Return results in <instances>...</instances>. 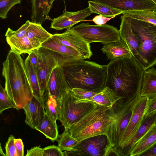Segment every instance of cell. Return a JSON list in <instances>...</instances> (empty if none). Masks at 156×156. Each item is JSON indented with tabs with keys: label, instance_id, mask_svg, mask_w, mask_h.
I'll return each instance as SVG.
<instances>
[{
	"label": "cell",
	"instance_id": "obj_32",
	"mask_svg": "<svg viewBox=\"0 0 156 156\" xmlns=\"http://www.w3.org/2000/svg\"><path fill=\"white\" fill-rule=\"evenodd\" d=\"M57 141L58 147L62 151L74 150L80 142L70 134L67 129H65L64 131L59 135Z\"/></svg>",
	"mask_w": 156,
	"mask_h": 156
},
{
	"label": "cell",
	"instance_id": "obj_23",
	"mask_svg": "<svg viewBox=\"0 0 156 156\" xmlns=\"http://www.w3.org/2000/svg\"><path fill=\"white\" fill-rule=\"evenodd\" d=\"M25 36L30 40L35 49H36L51 37L53 34L46 30L41 24L30 21Z\"/></svg>",
	"mask_w": 156,
	"mask_h": 156
},
{
	"label": "cell",
	"instance_id": "obj_26",
	"mask_svg": "<svg viewBox=\"0 0 156 156\" xmlns=\"http://www.w3.org/2000/svg\"><path fill=\"white\" fill-rule=\"evenodd\" d=\"M156 142V122L138 141L131 151L130 156H140Z\"/></svg>",
	"mask_w": 156,
	"mask_h": 156
},
{
	"label": "cell",
	"instance_id": "obj_13",
	"mask_svg": "<svg viewBox=\"0 0 156 156\" xmlns=\"http://www.w3.org/2000/svg\"><path fill=\"white\" fill-rule=\"evenodd\" d=\"M53 36L62 44L76 51L83 59H89L92 55L90 44L69 29Z\"/></svg>",
	"mask_w": 156,
	"mask_h": 156
},
{
	"label": "cell",
	"instance_id": "obj_47",
	"mask_svg": "<svg viewBox=\"0 0 156 156\" xmlns=\"http://www.w3.org/2000/svg\"><path fill=\"white\" fill-rule=\"evenodd\" d=\"M55 0H52V1L54 2V1H55Z\"/></svg>",
	"mask_w": 156,
	"mask_h": 156
},
{
	"label": "cell",
	"instance_id": "obj_30",
	"mask_svg": "<svg viewBox=\"0 0 156 156\" xmlns=\"http://www.w3.org/2000/svg\"><path fill=\"white\" fill-rule=\"evenodd\" d=\"M61 106V104L52 96L45 97L44 107L46 114L49 118L56 122L59 115Z\"/></svg>",
	"mask_w": 156,
	"mask_h": 156
},
{
	"label": "cell",
	"instance_id": "obj_20",
	"mask_svg": "<svg viewBox=\"0 0 156 156\" xmlns=\"http://www.w3.org/2000/svg\"><path fill=\"white\" fill-rule=\"evenodd\" d=\"M31 22L42 24L47 20H51L49 13L52 0H30Z\"/></svg>",
	"mask_w": 156,
	"mask_h": 156
},
{
	"label": "cell",
	"instance_id": "obj_45",
	"mask_svg": "<svg viewBox=\"0 0 156 156\" xmlns=\"http://www.w3.org/2000/svg\"><path fill=\"white\" fill-rule=\"evenodd\" d=\"M0 154L2 155V156H6L5 154L3 152V151L2 149L1 145L0 146Z\"/></svg>",
	"mask_w": 156,
	"mask_h": 156
},
{
	"label": "cell",
	"instance_id": "obj_38",
	"mask_svg": "<svg viewBox=\"0 0 156 156\" xmlns=\"http://www.w3.org/2000/svg\"><path fill=\"white\" fill-rule=\"evenodd\" d=\"M15 139V136L12 135L8 138L5 147L6 156H16Z\"/></svg>",
	"mask_w": 156,
	"mask_h": 156
},
{
	"label": "cell",
	"instance_id": "obj_33",
	"mask_svg": "<svg viewBox=\"0 0 156 156\" xmlns=\"http://www.w3.org/2000/svg\"><path fill=\"white\" fill-rule=\"evenodd\" d=\"M10 108L19 109L14 105L7 95L5 88L0 85V113L5 110Z\"/></svg>",
	"mask_w": 156,
	"mask_h": 156
},
{
	"label": "cell",
	"instance_id": "obj_7",
	"mask_svg": "<svg viewBox=\"0 0 156 156\" xmlns=\"http://www.w3.org/2000/svg\"><path fill=\"white\" fill-rule=\"evenodd\" d=\"M69 29L90 44L98 42L105 44L121 39L119 30L106 24L92 25L82 23Z\"/></svg>",
	"mask_w": 156,
	"mask_h": 156
},
{
	"label": "cell",
	"instance_id": "obj_5",
	"mask_svg": "<svg viewBox=\"0 0 156 156\" xmlns=\"http://www.w3.org/2000/svg\"><path fill=\"white\" fill-rule=\"evenodd\" d=\"M131 18L132 30L141 43L135 59L145 71L156 66V25Z\"/></svg>",
	"mask_w": 156,
	"mask_h": 156
},
{
	"label": "cell",
	"instance_id": "obj_40",
	"mask_svg": "<svg viewBox=\"0 0 156 156\" xmlns=\"http://www.w3.org/2000/svg\"><path fill=\"white\" fill-rule=\"evenodd\" d=\"M14 143L16 156H23L24 155V145L22 139L20 138H15Z\"/></svg>",
	"mask_w": 156,
	"mask_h": 156
},
{
	"label": "cell",
	"instance_id": "obj_28",
	"mask_svg": "<svg viewBox=\"0 0 156 156\" xmlns=\"http://www.w3.org/2000/svg\"><path fill=\"white\" fill-rule=\"evenodd\" d=\"M88 7L92 13H95L106 17H110L123 13L124 11L106 4L94 1L88 2Z\"/></svg>",
	"mask_w": 156,
	"mask_h": 156
},
{
	"label": "cell",
	"instance_id": "obj_46",
	"mask_svg": "<svg viewBox=\"0 0 156 156\" xmlns=\"http://www.w3.org/2000/svg\"><path fill=\"white\" fill-rule=\"evenodd\" d=\"M152 0L153 2H154L155 4H156V0Z\"/></svg>",
	"mask_w": 156,
	"mask_h": 156
},
{
	"label": "cell",
	"instance_id": "obj_35",
	"mask_svg": "<svg viewBox=\"0 0 156 156\" xmlns=\"http://www.w3.org/2000/svg\"><path fill=\"white\" fill-rule=\"evenodd\" d=\"M21 0H0V17L2 20L7 17L8 12L15 5L21 3Z\"/></svg>",
	"mask_w": 156,
	"mask_h": 156
},
{
	"label": "cell",
	"instance_id": "obj_29",
	"mask_svg": "<svg viewBox=\"0 0 156 156\" xmlns=\"http://www.w3.org/2000/svg\"><path fill=\"white\" fill-rule=\"evenodd\" d=\"M11 50L20 55L23 53L29 54L35 49L29 39L25 36L17 39H6Z\"/></svg>",
	"mask_w": 156,
	"mask_h": 156
},
{
	"label": "cell",
	"instance_id": "obj_4",
	"mask_svg": "<svg viewBox=\"0 0 156 156\" xmlns=\"http://www.w3.org/2000/svg\"><path fill=\"white\" fill-rule=\"evenodd\" d=\"M111 108L97 104L90 112L66 129L79 141L93 136L106 135L109 127L116 121Z\"/></svg>",
	"mask_w": 156,
	"mask_h": 156
},
{
	"label": "cell",
	"instance_id": "obj_34",
	"mask_svg": "<svg viewBox=\"0 0 156 156\" xmlns=\"http://www.w3.org/2000/svg\"><path fill=\"white\" fill-rule=\"evenodd\" d=\"M30 22L29 20L26 21L24 24L16 30H13L8 28L5 34L6 39H17L25 36Z\"/></svg>",
	"mask_w": 156,
	"mask_h": 156
},
{
	"label": "cell",
	"instance_id": "obj_36",
	"mask_svg": "<svg viewBox=\"0 0 156 156\" xmlns=\"http://www.w3.org/2000/svg\"><path fill=\"white\" fill-rule=\"evenodd\" d=\"M71 91L75 97L76 100H83L89 98L99 92L78 88H72L71 89Z\"/></svg>",
	"mask_w": 156,
	"mask_h": 156
},
{
	"label": "cell",
	"instance_id": "obj_41",
	"mask_svg": "<svg viewBox=\"0 0 156 156\" xmlns=\"http://www.w3.org/2000/svg\"><path fill=\"white\" fill-rule=\"evenodd\" d=\"M26 156H43V148L39 146L32 147L27 150Z\"/></svg>",
	"mask_w": 156,
	"mask_h": 156
},
{
	"label": "cell",
	"instance_id": "obj_8",
	"mask_svg": "<svg viewBox=\"0 0 156 156\" xmlns=\"http://www.w3.org/2000/svg\"><path fill=\"white\" fill-rule=\"evenodd\" d=\"M71 90L63 99L58 119L65 129L68 128L90 112L97 104L92 101L76 102Z\"/></svg>",
	"mask_w": 156,
	"mask_h": 156
},
{
	"label": "cell",
	"instance_id": "obj_17",
	"mask_svg": "<svg viewBox=\"0 0 156 156\" xmlns=\"http://www.w3.org/2000/svg\"><path fill=\"white\" fill-rule=\"evenodd\" d=\"M120 19L121 23L119 30L120 38L126 43L135 58L140 50L141 42L132 30L131 18L126 15L123 14Z\"/></svg>",
	"mask_w": 156,
	"mask_h": 156
},
{
	"label": "cell",
	"instance_id": "obj_27",
	"mask_svg": "<svg viewBox=\"0 0 156 156\" xmlns=\"http://www.w3.org/2000/svg\"><path fill=\"white\" fill-rule=\"evenodd\" d=\"M34 129L41 133L53 142L57 141L59 135L56 122L49 118L46 113Z\"/></svg>",
	"mask_w": 156,
	"mask_h": 156
},
{
	"label": "cell",
	"instance_id": "obj_43",
	"mask_svg": "<svg viewBox=\"0 0 156 156\" xmlns=\"http://www.w3.org/2000/svg\"><path fill=\"white\" fill-rule=\"evenodd\" d=\"M156 110V97L148 99L145 115H148Z\"/></svg>",
	"mask_w": 156,
	"mask_h": 156
},
{
	"label": "cell",
	"instance_id": "obj_3",
	"mask_svg": "<svg viewBox=\"0 0 156 156\" xmlns=\"http://www.w3.org/2000/svg\"><path fill=\"white\" fill-rule=\"evenodd\" d=\"M61 66L70 89L78 88L99 92L106 87L107 65L82 59Z\"/></svg>",
	"mask_w": 156,
	"mask_h": 156
},
{
	"label": "cell",
	"instance_id": "obj_6",
	"mask_svg": "<svg viewBox=\"0 0 156 156\" xmlns=\"http://www.w3.org/2000/svg\"><path fill=\"white\" fill-rule=\"evenodd\" d=\"M139 97L131 100L121 98L111 108L116 121L109 127L106 134L108 140L107 149L110 147H118Z\"/></svg>",
	"mask_w": 156,
	"mask_h": 156
},
{
	"label": "cell",
	"instance_id": "obj_37",
	"mask_svg": "<svg viewBox=\"0 0 156 156\" xmlns=\"http://www.w3.org/2000/svg\"><path fill=\"white\" fill-rule=\"evenodd\" d=\"M43 156H64L63 152L58 147L53 145L43 148Z\"/></svg>",
	"mask_w": 156,
	"mask_h": 156
},
{
	"label": "cell",
	"instance_id": "obj_24",
	"mask_svg": "<svg viewBox=\"0 0 156 156\" xmlns=\"http://www.w3.org/2000/svg\"><path fill=\"white\" fill-rule=\"evenodd\" d=\"M24 63L33 97L44 106V94L41 88L36 71L28 56L24 60Z\"/></svg>",
	"mask_w": 156,
	"mask_h": 156
},
{
	"label": "cell",
	"instance_id": "obj_21",
	"mask_svg": "<svg viewBox=\"0 0 156 156\" xmlns=\"http://www.w3.org/2000/svg\"><path fill=\"white\" fill-rule=\"evenodd\" d=\"M101 50L111 61L133 56L128 44L121 38L118 41L104 44Z\"/></svg>",
	"mask_w": 156,
	"mask_h": 156
},
{
	"label": "cell",
	"instance_id": "obj_12",
	"mask_svg": "<svg viewBox=\"0 0 156 156\" xmlns=\"http://www.w3.org/2000/svg\"><path fill=\"white\" fill-rule=\"evenodd\" d=\"M71 90L62 67L58 66L53 71L44 94L45 97L52 96L60 104Z\"/></svg>",
	"mask_w": 156,
	"mask_h": 156
},
{
	"label": "cell",
	"instance_id": "obj_1",
	"mask_svg": "<svg viewBox=\"0 0 156 156\" xmlns=\"http://www.w3.org/2000/svg\"><path fill=\"white\" fill-rule=\"evenodd\" d=\"M144 71L133 56L111 61L107 65L106 87L123 98L132 100L140 96Z\"/></svg>",
	"mask_w": 156,
	"mask_h": 156
},
{
	"label": "cell",
	"instance_id": "obj_31",
	"mask_svg": "<svg viewBox=\"0 0 156 156\" xmlns=\"http://www.w3.org/2000/svg\"><path fill=\"white\" fill-rule=\"evenodd\" d=\"M122 14L156 25V9L124 11Z\"/></svg>",
	"mask_w": 156,
	"mask_h": 156
},
{
	"label": "cell",
	"instance_id": "obj_18",
	"mask_svg": "<svg viewBox=\"0 0 156 156\" xmlns=\"http://www.w3.org/2000/svg\"><path fill=\"white\" fill-rule=\"evenodd\" d=\"M156 122V110L148 115H145L138 129L122 151L121 156H129L134 146Z\"/></svg>",
	"mask_w": 156,
	"mask_h": 156
},
{
	"label": "cell",
	"instance_id": "obj_15",
	"mask_svg": "<svg viewBox=\"0 0 156 156\" xmlns=\"http://www.w3.org/2000/svg\"><path fill=\"white\" fill-rule=\"evenodd\" d=\"M92 13L88 7L76 12L66 11L52 20L50 27L58 30L70 28Z\"/></svg>",
	"mask_w": 156,
	"mask_h": 156
},
{
	"label": "cell",
	"instance_id": "obj_42",
	"mask_svg": "<svg viewBox=\"0 0 156 156\" xmlns=\"http://www.w3.org/2000/svg\"><path fill=\"white\" fill-rule=\"evenodd\" d=\"M115 17H106L101 15H98L95 16L92 20L97 25H102L106 24L108 21Z\"/></svg>",
	"mask_w": 156,
	"mask_h": 156
},
{
	"label": "cell",
	"instance_id": "obj_39",
	"mask_svg": "<svg viewBox=\"0 0 156 156\" xmlns=\"http://www.w3.org/2000/svg\"><path fill=\"white\" fill-rule=\"evenodd\" d=\"M28 57L36 70L40 61V54L38 48L31 51L28 54Z\"/></svg>",
	"mask_w": 156,
	"mask_h": 156
},
{
	"label": "cell",
	"instance_id": "obj_44",
	"mask_svg": "<svg viewBox=\"0 0 156 156\" xmlns=\"http://www.w3.org/2000/svg\"><path fill=\"white\" fill-rule=\"evenodd\" d=\"M140 156H156V142L143 152Z\"/></svg>",
	"mask_w": 156,
	"mask_h": 156
},
{
	"label": "cell",
	"instance_id": "obj_10",
	"mask_svg": "<svg viewBox=\"0 0 156 156\" xmlns=\"http://www.w3.org/2000/svg\"><path fill=\"white\" fill-rule=\"evenodd\" d=\"M149 98L140 96L136 102L133 113L128 125L118 147L121 156V151L135 133L145 115Z\"/></svg>",
	"mask_w": 156,
	"mask_h": 156
},
{
	"label": "cell",
	"instance_id": "obj_22",
	"mask_svg": "<svg viewBox=\"0 0 156 156\" xmlns=\"http://www.w3.org/2000/svg\"><path fill=\"white\" fill-rule=\"evenodd\" d=\"M123 98L117 93L105 87L94 96L83 100H76V102L92 101L103 107L111 108L119 100Z\"/></svg>",
	"mask_w": 156,
	"mask_h": 156
},
{
	"label": "cell",
	"instance_id": "obj_11",
	"mask_svg": "<svg viewBox=\"0 0 156 156\" xmlns=\"http://www.w3.org/2000/svg\"><path fill=\"white\" fill-rule=\"evenodd\" d=\"M38 49L40 54V61L36 71L41 88L44 94L53 71L59 66L57 59L49 50L41 47Z\"/></svg>",
	"mask_w": 156,
	"mask_h": 156
},
{
	"label": "cell",
	"instance_id": "obj_14",
	"mask_svg": "<svg viewBox=\"0 0 156 156\" xmlns=\"http://www.w3.org/2000/svg\"><path fill=\"white\" fill-rule=\"evenodd\" d=\"M41 47L49 50L57 59L60 66L75 60L83 59L76 51L62 44L53 36Z\"/></svg>",
	"mask_w": 156,
	"mask_h": 156
},
{
	"label": "cell",
	"instance_id": "obj_19",
	"mask_svg": "<svg viewBox=\"0 0 156 156\" xmlns=\"http://www.w3.org/2000/svg\"><path fill=\"white\" fill-rule=\"evenodd\" d=\"M23 109L26 115L25 123L31 128L35 129L46 113L44 106L33 97Z\"/></svg>",
	"mask_w": 156,
	"mask_h": 156
},
{
	"label": "cell",
	"instance_id": "obj_9",
	"mask_svg": "<svg viewBox=\"0 0 156 156\" xmlns=\"http://www.w3.org/2000/svg\"><path fill=\"white\" fill-rule=\"evenodd\" d=\"M108 140L105 134L94 136L79 142L74 150L63 152L64 156H105Z\"/></svg>",
	"mask_w": 156,
	"mask_h": 156
},
{
	"label": "cell",
	"instance_id": "obj_2",
	"mask_svg": "<svg viewBox=\"0 0 156 156\" xmlns=\"http://www.w3.org/2000/svg\"><path fill=\"white\" fill-rule=\"evenodd\" d=\"M2 75L5 79V91L18 109L23 108L33 97L21 55L11 50L2 63Z\"/></svg>",
	"mask_w": 156,
	"mask_h": 156
},
{
	"label": "cell",
	"instance_id": "obj_25",
	"mask_svg": "<svg viewBox=\"0 0 156 156\" xmlns=\"http://www.w3.org/2000/svg\"><path fill=\"white\" fill-rule=\"evenodd\" d=\"M140 96L149 99L156 97V69L153 67L144 71Z\"/></svg>",
	"mask_w": 156,
	"mask_h": 156
},
{
	"label": "cell",
	"instance_id": "obj_16",
	"mask_svg": "<svg viewBox=\"0 0 156 156\" xmlns=\"http://www.w3.org/2000/svg\"><path fill=\"white\" fill-rule=\"evenodd\" d=\"M124 11L156 9L151 0H92Z\"/></svg>",
	"mask_w": 156,
	"mask_h": 156
}]
</instances>
